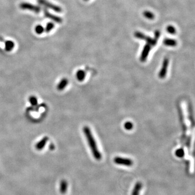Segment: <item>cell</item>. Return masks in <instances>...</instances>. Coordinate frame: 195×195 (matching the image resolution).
Wrapping results in <instances>:
<instances>
[{"label": "cell", "instance_id": "6da1fadb", "mask_svg": "<svg viewBox=\"0 0 195 195\" xmlns=\"http://www.w3.org/2000/svg\"><path fill=\"white\" fill-rule=\"evenodd\" d=\"M83 131L85 136L86 137V139L88 142V145L90 147L93 157L95 160H100L102 158V155L100 152L99 150L97 143L95 141V138L93 136L90 128L87 126H85L83 128Z\"/></svg>", "mask_w": 195, "mask_h": 195}, {"label": "cell", "instance_id": "7a4b0ae2", "mask_svg": "<svg viewBox=\"0 0 195 195\" xmlns=\"http://www.w3.org/2000/svg\"><path fill=\"white\" fill-rule=\"evenodd\" d=\"M20 8L22 10H28V11H32L36 14H39L41 11V8L39 6L34 5L32 3H28V2H22L19 5Z\"/></svg>", "mask_w": 195, "mask_h": 195}, {"label": "cell", "instance_id": "3957f363", "mask_svg": "<svg viewBox=\"0 0 195 195\" xmlns=\"http://www.w3.org/2000/svg\"><path fill=\"white\" fill-rule=\"evenodd\" d=\"M38 3L40 5L44 6L46 8L52 9L53 11H55L57 13H60L62 12V9L60 7L53 4L47 0H38Z\"/></svg>", "mask_w": 195, "mask_h": 195}, {"label": "cell", "instance_id": "277c9868", "mask_svg": "<svg viewBox=\"0 0 195 195\" xmlns=\"http://www.w3.org/2000/svg\"><path fill=\"white\" fill-rule=\"evenodd\" d=\"M114 162L116 164L120 165L125 166H131L133 164V162L132 160H130L127 158L119 157H116L114 158Z\"/></svg>", "mask_w": 195, "mask_h": 195}, {"label": "cell", "instance_id": "5b68a950", "mask_svg": "<svg viewBox=\"0 0 195 195\" xmlns=\"http://www.w3.org/2000/svg\"><path fill=\"white\" fill-rule=\"evenodd\" d=\"M168 65H169V60L167 58H165L164 60L162 68L158 74L159 78L160 79H164L165 78L167 72H168Z\"/></svg>", "mask_w": 195, "mask_h": 195}, {"label": "cell", "instance_id": "8992f818", "mask_svg": "<svg viewBox=\"0 0 195 195\" xmlns=\"http://www.w3.org/2000/svg\"><path fill=\"white\" fill-rule=\"evenodd\" d=\"M44 16L46 17L47 18H49V19L52 20L54 21L57 23H61L62 22V21H63V20H62L61 17L57 16L56 15L52 14L51 13L49 12L47 9L44 8Z\"/></svg>", "mask_w": 195, "mask_h": 195}, {"label": "cell", "instance_id": "52a82bcc", "mask_svg": "<svg viewBox=\"0 0 195 195\" xmlns=\"http://www.w3.org/2000/svg\"><path fill=\"white\" fill-rule=\"evenodd\" d=\"M143 188V184L141 182H138L134 186L133 189L132 190L131 195H139L141 193V190Z\"/></svg>", "mask_w": 195, "mask_h": 195}, {"label": "cell", "instance_id": "ba28073f", "mask_svg": "<svg viewBox=\"0 0 195 195\" xmlns=\"http://www.w3.org/2000/svg\"><path fill=\"white\" fill-rule=\"evenodd\" d=\"M150 47L149 46V45L145 46L144 49H143V52L141 55V60L142 62L146 61L148 54L150 52Z\"/></svg>", "mask_w": 195, "mask_h": 195}, {"label": "cell", "instance_id": "9c48e42d", "mask_svg": "<svg viewBox=\"0 0 195 195\" xmlns=\"http://www.w3.org/2000/svg\"><path fill=\"white\" fill-rule=\"evenodd\" d=\"M68 189V183L67 180H62L60 183V192L62 194L66 193Z\"/></svg>", "mask_w": 195, "mask_h": 195}, {"label": "cell", "instance_id": "30bf717a", "mask_svg": "<svg viewBox=\"0 0 195 195\" xmlns=\"http://www.w3.org/2000/svg\"><path fill=\"white\" fill-rule=\"evenodd\" d=\"M68 83V81L66 78H63L62 80L60 81L58 85V90L59 91L63 90V89L66 88V87L67 86Z\"/></svg>", "mask_w": 195, "mask_h": 195}, {"label": "cell", "instance_id": "8fae6325", "mask_svg": "<svg viewBox=\"0 0 195 195\" xmlns=\"http://www.w3.org/2000/svg\"><path fill=\"white\" fill-rule=\"evenodd\" d=\"M48 141V138L47 137H44V138H42L41 141L38 142V144L36 145V148L39 150H42L44 146L46 144L47 142Z\"/></svg>", "mask_w": 195, "mask_h": 195}, {"label": "cell", "instance_id": "7c38bea8", "mask_svg": "<svg viewBox=\"0 0 195 195\" xmlns=\"http://www.w3.org/2000/svg\"><path fill=\"white\" fill-rule=\"evenodd\" d=\"M76 77L79 81H82L85 79L86 77V73L84 70H79L76 73Z\"/></svg>", "mask_w": 195, "mask_h": 195}, {"label": "cell", "instance_id": "4fadbf2b", "mask_svg": "<svg viewBox=\"0 0 195 195\" xmlns=\"http://www.w3.org/2000/svg\"><path fill=\"white\" fill-rule=\"evenodd\" d=\"M4 44H5V49L7 52H10L11 50H13L14 47L15 46L14 42L12 41H11V40L6 41Z\"/></svg>", "mask_w": 195, "mask_h": 195}, {"label": "cell", "instance_id": "5bb4252c", "mask_svg": "<svg viewBox=\"0 0 195 195\" xmlns=\"http://www.w3.org/2000/svg\"><path fill=\"white\" fill-rule=\"evenodd\" d=\"M164 44L168 46L174 47L177 45V42L176 40L172 39H166L164 41Z\"/></svg>", "mask_w": 195, "mask_h": 195}, {"label": "cell", "instance_id": "9a60e30c", "mask_svg": "<svg viewBox=\"0 0 195 195\" xmlns=\"http://www.w3.org/2000/svg\"><path fill=\"white\" fill-rule=\"evenodd\" d=\"M44 31V28L42 25H39L36 26L35 28V32L36 33L39 34V35L42 34Z\"/></svg>", "mask_w": 195, "mask_h": 195}, {"label": "cell", "instance_id": "2e32d148", "mask_svg": "<svg viewBox=\"0 0 195 195\" xmlns=\"http://www.w3.org/2000/svg\"><path fill=\"white\" fill-rule=\"evenodd\" d=\"M54 24L52 22H49L47 24L46 27L45 28L44 31L46 33L50 32L54 28Z\"/></svg>", "mask_w": 195, "mask_h": 195}, {"label": "cell", "instance_id": "e0dca14e", "mask_svg": "<svg viewBox=\"0 0 195 195\" xmlns=\"http://www.w3.org/2000/svg\"><path fill=\"white\" fill-rule=\"evenodd\" d=\"M124 128L127 130H132L133 128V124H132L131 122H126V123L124 124Z\"/></svg>", "mask_w": 195, "mask_h": 195}, {"label": "cell", "instance_id": "ac0fdd59", "mask_svg": "<svg viewBox=\"0 0 195 195\" xmlns=\"http://www.w3.org/2000/svg\"><path fill=\"white\" fill-rule=\"evenodd\" d=\"M29 101H30V103L31 104V105H33V106H36L38 104L37 98L35 97H34V96L30 97V99H29Z\"/></svg>", "mask_w": 195, "mask_h": 195}, {"label": "cell", "instance_id": "d6986e66", "mask_svg": "<svg viewBox=\"0 0 195 195\" xmlns=\"http://www.w3.org/2000/svg\"><path fill=\"white\" fill-rule=\"evenodd\" d=\"M176 155L179 157H183V156L184 155V152L183 150L182 149H179L176 151Z\"/></svg>", "mask_w": 195, "mask_h": 195}, {"label": "cell", "instance_id": "ffe728a7", "mask_svg": "<svg viewBox=\"0 0 195 195\" xmlns=\"http://www.w3.org/2000/svg\"><path fill=\"white\" fill-rule=\"evenodd\" d=\"M168 30V32L170 33H174L176 32V30L174 29V28L173 27H169Z\"/></svg>", "mask_w": 195, "mask_h": 195}]
</instances>
